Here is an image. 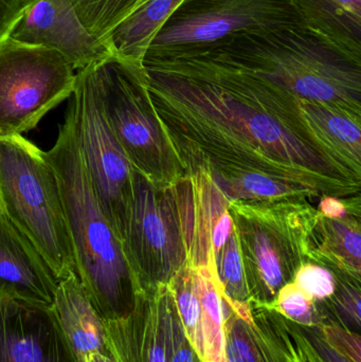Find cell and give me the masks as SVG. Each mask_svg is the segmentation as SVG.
Instances as JSON below:
<instances>
[{"label":"cell","mask_w":361,"mask_h":362,"mask_svg":"<svg viewBox=\"0 0 361 362\" xmlns=\"http://www.w3.org/2000/svg\"><path fill=\"white\" fill-rule=\"evenodd\" d=\"M184 0H138L129 14L106 36L110 54L141 63L148 46Z\"/></svg>","instance_id":"obj_18"},{"label":"cell","mask_w":361,"mask_h":362,"mask_svg":"<svg viewBox=\"0 0 361 362\" xmlns=\"http://www.w3.org/2000/svg\"><path fill=\"white\" fill-rule=\"evenodd\" d=\"M89 66L106 120L133 169L153 182L184 177L153 107L141 63L110 54Z\"/></svg>","instance_id":"obj_7"},{"label":"cell","mask_w":361,"mask_h":362,"mask_svg":"<svg viewBox=\"0 0 361 362\" xmlns=\"http://www.w3.org/2000/svg\"><path fill=\"white\" fill-rule=\"evenodd\" d=\"M45 156L52 165L63 199L76 259V276L103 321L131 314L140 293L122 242L108 221L89 180L69 98L57 141Z\"/></svg>","instance_id":"obj_3"},{"label":"cell","mask_w":361,"mask_h":362,"mask_svg":"<svg viewBox=\"0 0 361 362\" xmlns=\"http://www.w3.org/2000/svg\"><path fill=\"white\" fill-rule=\"evenodd\" d=\"M153 107L184 176L227 202L360 204L361 156L321 124L329 110L218 55L142 61Z\"/></svg>","instance_id":"obj_1"},{"label":"cell","mask_w":361,"mask_h":362,"mask_svg":"<svg viewBox=\"0 0 361 362\" xmlns=\"http://www.w3.org/2000/svg\"><path fill=\"white\" fill-rule=\"evenodd\" d=\"M235 223H233L232 217L229 213L228 208L220 215L218 221L212 228V248H213V255H215L220 250L227 238L230 235Z\"/></svg>","instance_id":"obj_30"},{"label":"cell","mask_w":361,"mask_h":362,"mask_svg":"<svg viewBox=\"0 0 361 362\" xmlns=\"http://www.w3.org/2000/svg\"><path fill=\"white\" fill-rule=\"evenodd\" d=\"M282 318V327H283V338L284 344H285L286 357H288V362H309L307 357L305 356L304 352L302 349L298 346L294 338L290 336V332L286 329L284 318Z\"/></svg>","instance_id":"obj_31"},{"label":"cell","mask_w":361,"mask_h":362,"mask_svg":"<svg viewBox=\"0 0 361 362\" xmlns=\"http://www.w3.org/2000/svg\"><path fill=\"white\" fill-rule=\"evenodd\" d=\"M317 327L333 348L352 361L361 362L360 334L330 322H322Z\"/></svg>","instance_id":"obj_27"},{"label":"cell","mask_w":361,"mask_h":362,"mask_svg":"<svg viewBox=\"0 0 361 362\" xmlns=\"http://www.w3.org/2000/svg\"><path fill=\"white\" fill-rule=\"evenodd\" d=\"M175 300L178 315L186 331L187 337L196 354L203 361V344L201 329V301L194 284L193 266H182L167 283Z\"/></svg>","instance_id":"obj_22"},{"label":"cell","mask_w":361,"mask_h":362,"mask_svg":"<svg viewBox=\"0 0 361 362\" xmlns=\"http://www.w3.org/2000/svg\"><path fill=\"white\" fill-rule=\"evenodd\" d=\"M0 362H76L50 308L0 299Z\"/></svg>","instance_id":"obj_13"},{"label":"cell","mask_w":361,"mask_h":362,"mask_svg":"<svg viewBox=\"0 0 361 362\" xmlns=\"http://www.w3.org/2000/svg\"><path fill=\"white\" fill-rule=\"evenodd\" d=\"M28 0H0V44L6 40Z\"/></svg>","instance_id":"obj_28"},{"label":"cell","mask_w":361,"mask_h":362,"mask_svg":"<svg viewBox=\"0 0 361 362\" xmlns=\"http://www.w3.org/2000/svg\"><path fill=\"white\" fill-rule=\"evenodd\" d=\"M311 259L333 272L360 279V215L329 218L318 211L311 235Z\"/></svg>","instance_id":"obj_17"},{"label":"cell","mask_w":361,"mask_h":362,"mask_svg":"<svg viewBox=\"0 0 361 362\" xmlns=\"http://www.w3.org/2000/svg\"><path fill=\"white\" fill-rule=\"evenodd\" d=\"M195 289L201 301L203 362H226L225 301L215 267L193 266Z\"/></svg>","instance_id":"obj_20"},{"label":"cell","mask_w":361,"mask_h":362,"mask_svg":"<svg viewBox=\"0 0 361 362\" xmlns=\"http://www.w3.org/2000/svg\"><path fill=\"white\" fill-rule=\"evenodd\" d=\"M0 211H1V204H0Z\"/></svg>","instance_id":"obj_33"},{"label":"cell","mask_w":361,"mask_h":362,"mask_svg":"<svg viewBox=\"0 0 361 362\" xmlns=\"http://www.w3.org/2000/svg\"><path fill=\"white\" fill-rule=\"evenodd\" d=\"M76 70L57 51L6 38L0 44V138L35 129L69 99Z\"/></svg>","instance_id":"obj_9"},{"label":"cell","mask_w":361,"mask_h":362,"mask_svg":"<svg viewBox=\"0 0 361 362\" xmlns=\"http://www.w3.org/2000/svg\"><path fill=\"white\" fill-rule=\"evenodd\" d=\"M0 204L59 281L76 274L57 174L45 152L23 136L0 138Z\"/></svg>","instance_id":"obj_6"},{"label":"cell","mask_w":361,"mask_h":362,"mask_svg":"<svg viewBox=\"0 0 361 362\" xmlns=\"http://www.w3.org/2000/svg\"><path fill=\"white\" fill-rule=\"evenodd\" d=\"M228 204L206 176L158 183L133 169L123 248L139 291L167 284L186 264L215 267L212 228Z\"/></svg>","instance_id":"obj_2"},{"label":"cell","mask_w":361,"mask_h":362,"mask_svg":"<svg viewBox=\"0 0 361 362\" xmlns=\"http://www.w3.org/2000/svg\"><path fill=\"white\" fill-rule=\"evenodd\" d=\"M318 206V211L329 218H343L348 214L360 215V209L354 208L348 202L333 196L322 197Z\"/></svg>","instance_id":"obj_29"},{"label":"cell","mask_w":361,"mask_h":362,"mask_svg":"<svg viewBox=\"0 0 361 362\" xmlns=\"http://www.w3.org/2000/svg\"><path fill=\"white\" fill-rule=\"evenodd\" d=\"M250 305L271 308L280 289L311 259L318 210L292 200L229 202Z\"/></svg>","instance_id":"obj_5"},{"label":"cell","mask_w":361,"mask_h":362,"mask_svg":"<svg viewBox=\"0 0 361 362\" xmlns=\"http://www.w3.org/2000/svg\"><path fill=\"white\" fill-rule=\"evenodd\" d=\"M59 283L31 240L0 211V299L50 308Z\"/></svg>","instance_id":"obj_14"},{"label":"cell","mask_w":361,"mask_h":362,"mask_svg":"<svg viewBox=\"0 0 361 362\" xmlns=\"http://www.w3.org/2000/svg\"><path fill=\"white\" fill-rule=\"evenodd\" d=\"M8 38L61 53L74 70L110 55L81 23L72 0H28Z\"/></svg>","instance_id":"obj_12"},{"label":"cell","mask_w":361,"mask_h":362,"mask_svg":"<svg viewBox=\"0 0 361 362\" xmlns=\"http://www.w3.org/2000/svg\"><path fill=\"white\" fill-rule=\"evenodd\" d=\"M268 310H275L288 320L303 327H317L321 322L316 302L292 282L280 289Z\"/></svg>","instance_id":"obj_24"},{"label":"cell","mask_w":361,"mask_h":362,"mask_svg":"<svg viewBox=\"0 0 361 362\" xmlns=\"http://www.w3.org/2000/svg\"><path fill=\"white\" fill-rule=\"evenodd\" d=\"M296 25L303 21L292 0H184L142 61L195 57L243 34Z\"/></svg>","instance_id":"obj_8"},{"label":"cell","mask_w":361,"mask_h":362,"mask_svg":"<svg viewBox=\"0 0 361 362\" xmlns=\"http://www.w3.org/2000/svg\"><path fill=\"white\" fill-rule=\"evenodd\" d=\"M225 304L226 362H288L281 315L250 305L252 319L245 320Z\"/></svg>","instance_id":"obj_16"},{"label":"cell","mask_w":361,"mask_h":362,"mask_svg":"<svg viewBox=\"0 0 361 362\" xmlns=\"http://www.w3.org/2000/svg\"><path fill=\"white\" fill-rule=\"evenodd\" d=\"M104 325L114 362H203L187 337L167 284L140 291L131 314Z\"/></svg>","instance_id":"obj_11"},{"label":"cell","mask_w":361,"mask_h":362,"mask_svg":"<svg viewBox=\"0 0 361 362\" xmlns=\"http://www.w3.org/2000/svg\"><path fill=\"white\" fill-rule=\"evenodd\" d=\"M292 283L315 302L328 299L336 289V276L333 270L313 262L303 264L297 270Z\"/></svg>","instance_id":"obj_26"},{"label":"cell","mask_w":361,"mask_h":362,"mask_svg":"<svg viewBox=\"0 0 361 362\" xmlns=\"http://www.w3.org/2000/svg\"><path fill=\"white\" fill-rule=\"evenodd\" d=\"M336 276L334 293L324 301L316 302L321 322L334 323L360 334L361 329L360 279L343 272Z\"/></svg>","instance_id":"obj_21"},{"label":"cell","mask_w":361,"mask_h":362,"mask_svg":"<svg viewBox=\"0 0 361 362\" xmlns=\"http://www.w3.org/2000/svg\"><path fill=\"white\" fill-rule=\"evenodd\" d=\"M51 312L76 362L110 355L103 319L89 302L76 274L59 281Z\"/></svg>","instance_id":"obj_15"},{"label":"cell","mask_w":361,"mask_h":362,"mask_svg":"<svg viewBox=\"0 0 361 362\" xmlns=\"http://www.w3.org/2000/svg\"><path fill=\"white\" fill-rule=\"evenodd\" d=\"M90 362H114L110 355L97 354L90 359Z\"/></svg>","instance_id":"obj_32"},{"label":"cell","mask_w":361,"mask_h":362,"mask_svg":"<svg viewBox=\"0 0 361 362\" xmlns=\"http://www.w3.org/2000/svg\"><path fill=\"white\" fill-rule=\"evenodd\" d=\"M203 54L218 55L305 101L361 118V57L304 25L250 32Z\"/></svg>","instance_id":"obj_4"},{"label":"cell","mask_w":361,"mask_h":362,"mask_svg":"<svg viewBox=\"0 0 361 362\" xmlns=\"http://www.w3.org/2000/svg\"><path fill=\"white\" fill-rule=\"evenodd\" d=\"M138 0H72L85 29L103 44L106 36L129 14Z\"/></svg>","instance_id":"obj_23"},{"label":"cell","mask_w":361,"mask_h":362,"mask_svg":"<svg viewBox=\"0 0 361 362\" xmlns=\"http://www.w3.org/2000/svg\"><path fill=\"white\" fill-rule=\"evenodd\" d=\"M303 25L361 57V0H292Z\"/></svg>","instance_id":"obj_19"},{"label":"cell","mask_w":361,"mask_h":362,"mask_svg":"<svg viewBox=\"0 0 361 362\" xmlns=\"http://www.w3.org/2000/svg\"><path fill=\"white\" fill-rule=\"evenodd\" d=\"M70 99L89 180L123 244L133 195V167L106 120L90 66L78 70Z\"/></svg>","instance_id":"obj_10"},{"label":"cell","mask_w":361,"mask_h":362,"mask_svg":"<svg viewBox=\"0 0 361 362\" xmlns=\"http://www.w3.org/2000/svg\"><path fill=\"white\" fill-rule=\"evenodd\" d=\"M284 322L309 362H353L329 344L319 327H303L285 318Z\"/></svg>","instance_id":"obj_25"}]
</instances>
